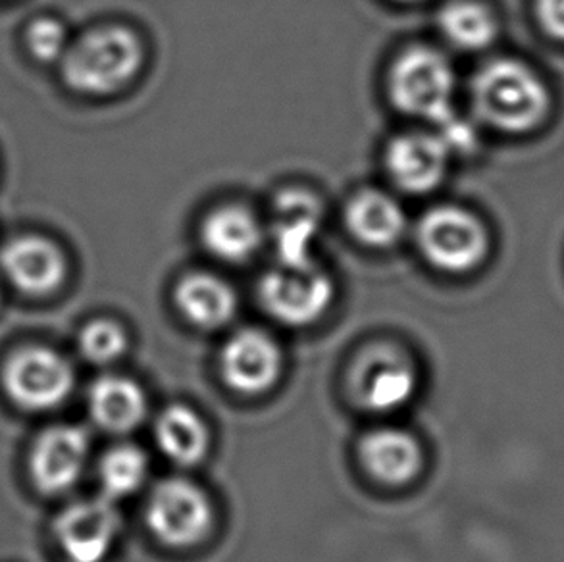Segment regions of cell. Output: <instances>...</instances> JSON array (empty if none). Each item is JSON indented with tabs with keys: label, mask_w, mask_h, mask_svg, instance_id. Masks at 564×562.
<instances>
[{
	"label": "cell",
	"mask_w": 564,
	"mask_h": 562,
	"mask_svg": "<svg viewBox=\"0 0 564 562\" xmlns=\"http://www.w3.org/2000/svg\"><path fill=\"white\" fill-rule=\"evenodd\" d=\"M474 112L489 130L530 136L550 122L555 99L542 74L520 58L486 62L473 79Z\"/></svg>",
	"instance_id": "cell-1"
},
{
	"label": "cell",
	"mask_w": 564,
	"mask_h": 562,
	"mask_svg": "<svg viewBox=\"0 0 564 562\" xmlns=\"http://www.w3.org/2000/svg\"><path fill=\"white\" fill-rule=\"evenodd\" d=\"M143 66V45L126 28L89 31L64 54V82L85 95H112Z\"/></svg>",
	"instance_id": "cell-2"
},
{
	"label": "cell",
	"mask_w": 564,
	"mask_h": 562,
	"mask_svg": "<svg viewBox=\"0 0 564 562\" xmlns=\"http://www.w3.org/2000/svg\"><path fill=\"white\" fill-rule=\"evenodd\" d=\"M416 239L430 264L447 274H468L488 259L486 224L465 208L437 206L420 220Z\"/></svg>",
	"instance_id": "cell-3"
},
{
	"label": "cell",
	"mask_w": 564,
	"mask_h": 562,
	"mask_svg": "<svg viewBox=\"0 0 564 562\" xmlns=\"http://www.w3.org/2000/svg\"><path fill=\"white\" fill-rule=\"evenodd\" d=\"M455 74L443 54L414 46L397 58L389 74V97L404 115L440 122L453 112Z\"/></svg>",
	"instance_id": "cell-4"
},
{
	"label": "cell",
	"mask_w": 564,
	"mask_h": 562,
	"mask_svg": "<svg viewBox=\"0 0 564 562\" xmlns=\"http://www.w3.org/2000/svg\"><path fill=\"white\" fill-rule=\"evenodd\" d=\"M74 386V368L48 347H23L2 366V389L23 411H54L68 401Z\"/></svg>",
	"instance_id": "cell-5"
},
{
	"label": "cell",
	"mask_w": 564,
	"mask_h": 562,
	"mask_svg": "<svg viewBox=\"0 0 564 562\" xmlns=\"http://www.w3.org/2000/svg\"><path fill=\"white\" fill-rule=\"evenodd\" d=\"M260 301L272 318L285 326H311L321 320L334 301V283L311 262L270 270L259 289Z\"/></svg>",
	"instance_id": "cell-6"
},
{
	"label": "cell",
	"mask_w": 564,
	"mask_h": 562,
	"mask_svg": "<svg viewBox=\"0 0 564 562\" xmlns=\"http://www.w3.org/2000/svg\"><path fill=\"white\" fill-rule=\"evenodd\" d=\"M147 525L170 548H191L213 526V507L200 487L187 479H166L154 487L147 505Z\"/></svg>",
	"instance_id": "cell-7"
},
{
	"label": "cell",
	"mask_w": 564,
	"mask_h": 562,
	"mask_svg": "<svg viewBox=\"0 0 564 562\" xmlns=\"http://www.w3.org/2000/svg\"><path fill=\"white\" fill-rule=\"evenodd\" d=\"M120 515L108 497L68 505L54 522V538L69 562H102L115 548Z\"/></svg>",
	"instance_id": "cell-8"
},
{
	"label": "cell",
	"mask_w": 564,
	"mask_h": 562,
	"mask_svg": "<svg viewBox=\"0 0 564 562\" xmlns=\"http://www.w3.org/2000/svg\"><path fill=\"white\" fill-rule=\"evenodd\" d=\"M91 441L77 425H53L39 435L30 455L33 486L43 495H61L76 486L89 458Z\"/></svg>",
	"instance_id": "cell-9"
},
{
	"label": "cell",
	"mask_w": 564,
	"mask_h": 562,
	"mask_svg": "<svg viewBox=\"0 0 564 562\" xmlns=\"http://www.w3.org/2000/svg\"><path fill=\"white\" fill-rule=\"evenodd\" d=\"M221 378L243 396H259L282 376V350L260 329H243L229 337L221 350Z\"/></svg>",
	"instance_id": "cell-10"
},
{
	"label": "cell",
	"mask_w": 564,
	"mask_h": 562,
	"mask_svg": "<svg viewBox=\"0 0 564 562\" xmlns=\"http://www.w3.org/2000/svg\"><path fill=\"white\" fill-rule=\"evenodd\" d=\"M355 393L359 403L375 412H391L411 401L419 376L401 353L376 349L362 358L355 372Z\"/></svg>",
	"instance_id": "cell-11"
},
{
	"label": "cell",
	"mask_w": 564,
	"mask_h": 562,
	"mask_svg": "<svg viewBox=\"0 0 564 562\" xmlns=\"http://www.w3.org/2000/svg\"><path fill=\"white\" fill-rule=\"evenodd\" d=\"M0 268L25 295H48L66 280V259L61 249L37 236L12 239L0 252Z\"/></svg>",
	"instance_id": "cell-12"
},
{
	"label": "cell",
	"mask_w": 564,
	"mask_h": 562,
	"mask_svg": "<svg viewBox=\"0 0 564 562\" xmlns=\"http://www.w3.org/2000/svg\"><path fill=\"white\" fill-rule=\"evenodd\" d=\"M451 152L437 136L411 133L389 143L386 152L388 174L406 193L434 191L449 167Z\"/></svg>",
	"instance_id": "cell-13"
},
{
	"label": "cell",
	"mask_w": 564,
	"mask_h": 562,
	"mask_svg": "<svg viewBox=\"0 0 564 562\" xmlns=\"http://www.w3.org/2000/svg\"><path fill=\"white\" fill-rule=\"evenodd\" d=\"M318 201L303 191H288L275 201L272 237L280 262H311V252L321 231Z\"/></svg>",
	"instance_id": "cell-14"
},
{
	"label": "cell",
	"mask_w": 564,
	"mask_h": 562,
	"mask_svg": "<svg viewBox=\"0 0 564 562\" xmlns=\"http://www.w3.org/2000/svg\"><path fill=\"white\" fill-rule=\"evenodd\" d=\"M360 461L370 476L381 484L403 486L422 468V448L403 430H375L360 443Z\"/></svg>",
	"instance_id": "cell-15"
},
{
	"label": "cell",
	"mask_w": 564,
	"mask_h": 562,
	"mask_svg": "<svg viewBox=\"0 0 564 562\" xmlns=\"http://www.w3.org/2000/svg\"><path fill=\"white\" fill-rule=\"evenodd\" d=\"M206 251L226 262H245L259 251L264 231L254 214L241 206L214 210L200 228Z\"/></svg>",
	"instance_id": "cell-16"
},
{
	"label": "cell",
	"mask_w": 564,
	"mask_h": 562,
	"mask_svg": "<svg viewBox=\"0 0 564 562\" xmlns=\"http://www.w3.org/2000/svg\"><path fill=\"white\" fill-rule=\"evenodd\" d=\"M87 407L95 424L105 432L126 433L145 419L147 397L135 381L105 376L89 389Z\"/></svg>",
	"instance_id": "cell-17"
},
{
	"label": "cell",
	"mask_w": 564,
	"mask_h": 562,
	"mask_svg": "<svg viewBox=\"0 0 564 562\" xmlns=\"http://www.w3.org/2000/svg\"><path fill=\"white\" fill-rule=\"evenodd\" d=\"M345 218L355 239L376 249L395 245L406 229L401 205L380 191H365L352 198Z\"/></svg>",
	"instance_id": "cell-18"
},
{
	"label": "cell",
	"mask_w": 564,
	"mask_h": 562,
	"mask_svg": "<svg viewBox=\"0 0 564 562\" xmlns=\"http://www.w3.org/2000/svg\"><path fill=\"white\" fill-rule=\"evenodd\" d=\"M176 304L193 326L216 329L236 316L237 296L226 281L198 272L177 283Z\"/></svg>",
	"instance_id": "cell-19"
},
{
	"label": "cell",
	"mask_w": 564,
	"mask_h": 562,
	"mask_svg": "<svg viewBox=\"0 0 564 562\" xmlns=\"http://www.w3.org/2000/svg\"><path fill=\"white\" fill-rule=\"evenodd\" d=\"M440 30L451 45L468 53H480L496 43L501 23L484 2L455 0L440 12Z\"/></svg>",
	"instance_id": "cell-20"
},
{
	"label": "cell",
	"mask_w": 564,
	"mask_h": 562,
	"mask_svg": "<svg viewBox=\"0 0 564 562\" xmlns=\"http://www.w3.org/2000/svg\"><path fill=\"white\" fill-rule=\"evenodd\" d=\"M154 437L162 453L182 466H193L208 453V428L197 412L174 404L156 420Z\"/></svg>",
	"instance_id": "cell-21"
},
{
	"label": "cell",
	"mask_w": 564,
	"mask_h": 562,
	"mask_svg": "<svg viewBox=\"0 0 564 562\" xmlns=\"http://www.w3.org/2000/svg\"><path fill=\"white\" fill-rule=\"evenodd\" d=\"M147 471H149V463L141 448L135 445L110 448L107 455L102 456L99 466L102 495L115 501L120 497L135 494L145 482Z\"/></svg>",
	"instance_id": "cell-22"
},
{
	"label": "cell",
	"mask_w": 564,
	"mask_h": 562,
	"mask_svg": "<svg viewBox=\"0 0 564 562\" xmlns=\"http://www.w3.org/2000/svg\"><path fill=\"white\" fill-rule=\"evenodd\" d=\"M79 350L93 365H110L128 349V335L112 320H95L79 334Z\"/></svg>",
	"instance_id": "cell-23"
},
{
	"label": "cell",
	"mask_w": 564,
	"mask_h": 562,
	"mask_svg": "<svg viewBox=\"0 0 564 562\" xmlns=\"http://www.w3.org/2000/svg\"><path fill=\"white\" fill-rule=\"evenodd\" d=\"M28 48L39 62L58 61L68 51L66 30L56 20L41 18L28 30Z\"/></svg>",
	"instance_id": "cell-24"
},
{
	"label": "cell",
	"mask_w": 564,
	"mask_h": 562,
	"mask_svg": "<svg viewBox=\"0 0 564 562\" xmlns=\"http://www.w3.org/2000/svg\"><path fill=\"white\" fill-rule=\"evenodd\" d=\"M435 128H437L435 136L442 139V143L447 147L451 156L473 151L476 141H478L473 123L455 115V110L447 116H443L440 122H435Z\"/></svg>",
	"instance_id": "cell-25"
},
{
	"label": "cell",
	"mask_w": 564,
	"mask_h": 562,
	"mask_svg": "<svg viewBox=\"0 0 564 562\" xmlns=\"http://www.w3.org/2000/svg\"><path fill=\"white\" fill-rule=\"evenodd\" d=\"M532 10L543 35L564 46V0H532Z\"/></svg>",
	"instance_id": "cell-26"
},
{
	"label": "cell",
	"mask_w": 564,
	"mask_h": 562,
	"mask_svg": "<svg viewBox=\"0 0 564 562\" xmlns=\"http://www.w3.org/2000/svg\"><path fill=\"white\" fill-rule=\"evenodd\" d=\"M401 2H416V0H401Z\"/></svg>",
	"instance_id": "cell-27"
},
{
	"label": "cell",
	"mask_w": 564,
	"mask_h": 562,
	"mask_svg": "<svg viewBox=\"0 0 564 562\" xmlns=\"http://www.w3.org/2000/svg\"><path fill=\"white\" fill-rule=\"evenodd\" d=\"M0 301H2V293H0Z\"/></svg>",
	"instance_id": "cell-28"
}]
</instances>
